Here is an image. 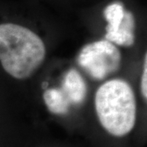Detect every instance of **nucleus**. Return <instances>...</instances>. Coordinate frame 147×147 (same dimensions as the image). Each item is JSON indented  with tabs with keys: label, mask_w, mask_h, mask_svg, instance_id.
Segmentation results:
<instances>
[{
	"label": "nucleus",
	"mask_w": 147,
	"mask_h": 147,
	"mask_svg": "<svg viewBox=\"0 0 147 147\" xmlns=\"http://www.w3.org/2000/svg\"><path fill=\"white\" fill-rule=\"evenodd\" d=\"M147 56L145 55L144 59V64H143V70H142V79H141V91L142 95L145 100H146L147 98Z\"/></svg>",
	"instance_id": "obj_8"
},
{
	"label": "nucleus",
	"mask_w": 147,
	"mask_h": 147,
	"mask_svg": "<svg viewBox=\"0 0 147 147\" xmlns=\"http://www.w3.org/2000/svg\"><path fill=\"white\" fill-rule=\"evenodd\" d=\"M43 100L48 110L54 115L68 113L70 103L59 88L47 89L43 93Z\"/></svg>",
	"instance_id": "obj_6"
},
{
	"label": "nucleus",
	"mask_w": 147,
	"mask_h": 147,
	"mask_svg": "<svg viewBox=\"0 0 147 147\" xmlns=\"http://www.w3.org/2000/svg\"><path fill=\"white\" fill-rule=\"evenodd\" d=\"M121 61L118 47L107 40L87 44L80 51L78 63L91 78L101 80L117 71Z\"/></svg>",
	"instance_id": "obj_3"
},
{
	"label": "nucleus",
	"mask_w": 147,
	"mask_h": 147,
	"mask_svg": "<svg viewBox=\"0 0 147 147\" xmlns=\"http://www.w3.org/2000/svg\"><path fill=\"white\" fill-rule=\"evenodd\" d=\"M60 88L70 105H79L85 100L87 85L83 76L75 69H70L65 73Z\"/></svg>",
	"instance_id": "obj_4"
},
{
	"label": "nucleus",
	"mask_w": 147,
	"mask_h": 147,
	"mask_svg": "<svg viewBox=\"0 0 147 147\" xmlns=\"http://www.w3.org/2000/svg\"><path fill=\"white\" fill-rule=\"evenodd\" d=\"M125 11L124 7L120 3H113L105 7L104 16L107 21L105 36L111 35L119 30L124 18Z\"/></svg>",
	"instance_id": "obj_7"
},
{
	"label": "nucleus",
	"mask_w": 147,
	"mask_h": 147,
	"mask_svg": "<svg viewBox=\"0 0 147 147\" xmlns=\"http://www.w3.org/2000/svg\"><path fill=\"white\" fill-rule=\"evenodd\" d=\"M135 18L131 11H126L124 18L119 30L113 34L105 36V40L115 45L130 47L135 42Z\"/></svg>",
	"instance_id": "obj_5"
},
{
	"label": "nucleus",
	"mask_w": 147,
	"mask_h": 147,
	"mask_svg": "<svg viewBox=\"0 0 147 147\" xmlns=\"http://www.w3.org/2000/svg\"><path fill=\"white\" fill-rule=\"evenodd\" d=\"M95 108L101 126L114 137H124L135 126L136 97L123 79H111L100 85L95 96Z\"/></svg>",
	"instance_id": "obj_2"
},
{
	"label": "nucleus",
	"mask_w": 147,
	"mask_h": 147,
	"mask_svg": "<svg viewBox=\"0 0 147 147\" xmlns=\"http://www.w3.org/2000/svg\"><path fill=\"white\" fill-rule=\"evenodd\" d=\"M46 56L44 42L34 32L13 23L0 25V62L11 77L30 78Z\"/></svg>",
	"instance_id": "obj_1"
}]
</instances>
